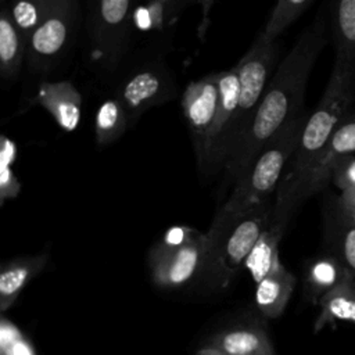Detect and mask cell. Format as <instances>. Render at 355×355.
Returning <instances> with one entry per match:
<instances>
[{"mask_svg":"<svg viewBox=\"0 0 355 355\" xmlns=\"http://www.w3.org/2000/svg\"><path fill=\"white\" fill-rule=\"evenodd\" d=\"M219 76L220 72H214L189 83L182 96V110L198 162L204 155L205 141L218 107Z\"/></svg>","mask_w":355,"mask_h":355,"instance_id":"cell-11","label":"cell"},{"mask_svg":"<svg viewBox=\"0 0 355 355\" xmlns=\"http://www.w3.org/2000/svg\"><path fill=\"white\" fill-rule=\"evenodd\" d=\"M133 0H97L92 19V54L105 69L118 67L126 51Z\"/></svg>","mask_w":355,"mask_h":355,"instance_id":"cell-7","label":"cell"},{"mask_svg":"<svg viewBox=\"0 0 355 355\" xmlns=\"http://www.w3.org/2000/svg\"><path fill=\"white\" fill-rule=\"evenodd\" d=\"M173 94L172 76L162 64H150L137 69L116 90V98L125 108L129 125L151 107L169 101Z\"/></svg>","mask_w":355,"mask_h":355,"instance_id":"cell-10","label":"cell"},{"mask_svg":"<svg viewBox=\"0 0 355 355\" xmlns=\"http://www.w3.org/2000/svg\"><path fill=\"white\" fill-rule=\"evenodd\" d=\"M240 98V80L236 67L220 72L216 112L198 162L202 172H214L226 165L232 151V130Z\"/></svg>","mask_w":355,"mask_h":355,"instance_id":"cell-9","label":"cell"},{"mask_svg":"<svg viewBox=\"0 0 355 355\" xmlns=\"http://www.w3.org/2000/svg\"><path fill=\"white\" fill-rule=\"evenodd\" d=\"M329 230L337 252L334 257L355 276V227L334 209Z\"/></svg>","mask_w":355,"mask_h":355,"instance_id":"cell-23","label":"cell"},{"mask_svg":"<svg viewBox=\"0 0 355 355\" xmlns=\"http://www.w3.org/2000/svg\"><path fill=\"white\" fill-rule=\"evenodd\" d=\"M196 355H230V354H226V352H222L219 349H215V348H211V347H207L204 345L202 348H200Z\"/></svg>","mask_w":355,"mask_h":355,"instance_id":"cell-28","label":"cell"},{"mask_svg":"<svg viewBox=\"0 0 355 355\" xmlns=\"http://www.w3.org/2000/svg\"><path fill=\"white\" fill-rule=\"evenodd\" d=\"M129 126V119L121 101L108 98L98 107L94 118V135L96 143L100 147L110 146L121 139Z\"/></svg>","mask_w":355,"mask_h":355,"instance_id":"cell-21","label":"cell"},{"mask_svg":"<svg viewBox=\"0 0 355 355\" xmlns=\"http://www.w3.org/2000/svg\"><path fill=\"white\" fill-rule=\"evenodd\" d=\"M324 44L326 18L320 11L275 69L250 129L225 165L227 180L241 179L263 146L304 110L306 82Z\"/></svg>","mask_w":355,"mask_h":355,"instance_id":"cell-1","label":"cell"},{"mask_svg":"<svg viewBox=\"0 0 355 355\" xmlns=\"http://www.w3.org/2000/svg\"><path fill=\"white\" fill-rule=\"evenodd\" d=\"M355 96V57H336L334 67L316 108L309 114L298 146L276 189L273 208L288 216L304 201L305 183L326 150L334 130L348 114Z\"/></svg>","mask_w":355,"mask_h":355,"instance_id":"cell-2","label":"cell"},{"mask_svg":"<svg viewBox=\"0 0 355 355\" xmlns=\"http://www.w3.org/2000/svg\"><path fill=\"white\" fill-rule=\"evenodd\" d=\"M311 1L312 0H277L262 33L268 39H277V36L304 12Z\"/></svg>","mask_w":355,"mask_h":355,"instance_id":"cell-25","label":"cell"},{"mask_svg":"<svg viewBox=\"0 0 355 355\" xmlns=\"http://www.w3.org/2000/svg\"><path fill=\"white\" fill-rule=\"evenodd\" d=\"M148 1H154V0H148Z\"/></svg>","mask_w":355,"mask_h":355,"instance_id":"cell-30","label":"cell"},{"mask_svg":"<svg viewBox=\"0 0 355 355\" xmlns=\"http://www.w3.org/2000/svg\"><path fill=\"white\" fill-rule=\"evenodd\" d=\"M288 220V216L273 211L269 225L262 232L261 237L258 239L252 251L245 259L244 266L250 272L254 283L259 282L272 269L273 263L280 258L279 244L287 229Z\"/></svg>","mask_w":355,"mask_h":355,"instance_id":"cell-17","label":"cell"},{"mask_svg":"<svg viewBox=\"0 0 355 355\" xmlns=\"http://www.w3.org/2000/svg\"><path fill=\"white\" fill-rule=\"evenodd\" d=\"M336 211H337L348 223H351V225L355 227V214H352V212H344V211H341L337 205H336Z\"/></svg>","mask_w":355,"mask_h":355,"instance_id":"cell-29","label":"cell"},{"mask_svg":"<svg viewBox=\"0 0 355 355\" xmlns=\"http://www.w3.org/2000/svg\"><path fill=\"white\" fill-rule=\"evenodd\" d=\"M207 347L230 355H277L268 331L255 324L219 331L208 340Z\"/></svg>","mask_w":355,"mask_h":355,"instance_id":"cell-16","label":"cell"},{"mask_svg":"<svg viewBox=\"0 0 355 355\" xmlns=\"http://www.w3.org/2000/svg\"><path fill=\"white\" fill-rule=\"evenodd\" d=\"M336 205L344 212L355 214V187L341 191V196L337 198Z\"/></svg>","mask_w":355,"mask_h":355,"instance_id":"cell-27","label":"cell"},{"mask_svg":"<svg viewBox=\"0 0 355 355\" xmlns=\"http://www.w3.org/2000/svg\"><path fill=\"white\" fill-rule=\"evenodd\" d=\"M76 15L78 0H50L43 21L28 42L31 71H46L58 60L71 39Z\"/></svg>","mask_w":355,"mask_h":355,"instance_id":"cell-8","label":"cell"},{"mask_svg":"<svg viewBox=\"0 0 355 355\" xmlns=\"http://www.w3.org/2000/svg\"><path fill=\"white\" fill-rule=\"evenodd\" d=\"M28 42L17 28L8 7L0 15V73L4 79H15L26 58Z\"/></svg>","mask_w":355,"mask_h":355,"instance_id":"cell-19","label":"cell"},{"mask_svg":"<svg viewBox=\"0 0 355 355\" xmlns=\"http://www.w3.org/2000/svg\"><path fill=\"white\" fill-rule=\"evenodd\" d=\"M354 276L334 255L315 259L305 273V293L312 301H319L327 291Z\"/></svg>","mask_w":355,"mask_h":355,"instance_id":"cell-20","label":"cell"},{"mask_svg":"<svg viewBox=\"0 0 355 355\" xmlns=\"http://www.w3.org/2000/svg\"><path fill=\"white\" fill-rule=\"evenodd\" d=\"M46 252L18 257L3 265L0 272V311L7 312L18 300L22 290L46 268Z\"/></svg>","mask_w":355,"mask_h":355,"instance_id":"cell-15","label":"cell"},{"mask_svg":"<svg viewBox=\"0 0 355 355\" xmlns=\"http://www.w3.org/2000/svg\"><path fill=\"white\" fill-rule=\"evenodd\" d=\"M352 153H355V112L347 114L334 130L326 150L305 183L304 200L320 191L330 182L331 168L338 158L351 155Z\"/></svg>","mask_w":355,"mask_h":355,"instance_id":"cell-12","label":"cell"},{"mask_svg":"<svg viewBox=\"0 0 355 355\" xmlns=\"http://www.w3.org/2000/svg\"><path fill=\"white\" fill-rule=\"evenodd\" d=\"M318 305L319 315L313 324L315 333L336 322L355 323V276H349L327 291L318 301Z\"/></svg>","mask_w":355,"mask_h":355,"instance_id":"cell-18","label":"cell"},{"mask_svg":"<svg viewBox=\"0 0 355 355\" xmlns=\"http://www.w3.org/2000/svg\"><path fill=\"white\" fill-rule=\"evenodd\" d=\"M208 257L205 233L191 227H172L148 254L150 276L161 288H179L201 275Z\"/></svg>","mask_w":355,"mask_h":355,"instance_id":"cell-4","label":"cell"},{"mask_svg":"<svg viewBox=\"0 0 355 355\" xmlns=\"http://www.w3.org/2000/svg\"><path fill=\"white\" fill-rule=\"evenodd\" d=\"M308 116L309 112L302 110L286 122L263 146L247 173L234 183L233 191L218 209L208 232H205L208 254L240 218L261 202L272 198V193L277 189L298 146Z\"/></svg>","mask_w":355,"mask_h":355,"instance_id":"cell-3","label":"cell"},{"mask_svg":"<svg viewBox=\"0 0 355 355\" xmlns=\"http://www.w3.org/2000/svg\"><path fill=\"white\" fill-rule=\"evenodd\" d=\"M50 0H11L8 10L26 42L43 21Z\"/></svg>","mask_w":355,"mask_h":355,"instance_id":"cell-24","label":"cell"},{"mask_svg":"<svg viewBox=\"0 0 355 355\" xmlns=\"http://www.w3.org/2000/svg\"><path fill=\"white\" fill-rule=\"evenodd\" d=\"M330 180L341 190L355 187V155H344L338 158L330 172Z\"/></svg>","mask_w":355,"mask_h":355,"instance_id":"cell-26","label":"cell"},{"mask_svg":"<svg viewBox=\"0 0 355 355\" xmlns=\"http://www.w3.org/2000/svg\"><path fill=\"white\" fill-rule=\"evenodd\" d=\"M279 54L280 44L277 39H268L261 32L244 57L234 65L240 80V98L232 130L230 155L254 121L266 85L277 68Z\"/></svg>","mask_w":355,"mask_h":355,"instance_id":"cell-6","label":"cell"},{"mask_svg":"<svg viewBox=\"0 0 355 355\" xmlns=\"http://www.w3.org/2000/svg\"><path fill=\"white\" fill-rule=\"evenodd\" d=\"M273 204L269 198L248 211L212 248L201 272L209 287L226 288L230 284L269 225Z\"/></svg>","mask_w":355,"mask_h":355,"instance_id":"cell-5","label":"cell"},{"mask_svg":"<svg viewBox=\"0 0 355 355\" xmlns=\"http://www.w3.org/2000/svg\"><path fill=\"white\" fill-rule=\"evenodd\" d=\"M36 100L64 130L71 132L79 125L82 98L71 82L42 83Z\"/></svg>","mask_w":355,"mask_h":355,"instance_id":"cell-14","label":"cell"},{"mask_svg":"<svg viewBox=\"0 0 355 355\" xmlns=\"http://www.w3.org/2000/svg\"><path fill=\"white\" fill-rule=\"evenodd\" d=\"M295 282V276L287 270L279 258L272 269L255 283L254 297L258 312L268 319L279 318L291 298Z\"/></svg>","mask_w":355,"mask_h":355,"instance_id":"cell-13","label":"cell"},{"mask_svg":"<svg viewBox=\"0 0 355 355\" xmlns=\"http://www.w3.org/2000/svg\"><path fill=\"white\" fill-rule=\"evenodd\" d=\"M333 39L336 57H355V0H334Z\"/></svg>","mask_w":355,"mask_h":355,"instance_id":"cell-22","label":"cell"}]
</instances>
